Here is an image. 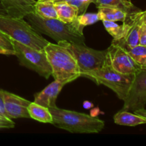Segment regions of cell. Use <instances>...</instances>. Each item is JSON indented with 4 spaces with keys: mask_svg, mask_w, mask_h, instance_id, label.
Returning a JSON list of instances; mask_svg holds the SVG:
<instances>
[{
    "mask_svg": "<svg viewBox=\"0 0 146 146\" xmlns=\"http://www.w3.org/2000/svg\"><path fill=\"white\" fill-rule=\"evenodd\" d=\"M24 18L37 32L51 37L57 43L66 41L85 44L84 28L77 23L76 19L66 23L58 19L42 18L34 12L29 13Z\"/></svg>",
    "mask_w": 146,
    "mask_h": 146,
    "instance_id": "cell-1",
    "label": "cell"
},
{
    "mask_svg": "<svg viewBox=\"0 0 146 146\" xmlns=\"http://www.w3.org/2000/svg\"><path fill=\"white\" fill-rule=\"evenodd\" d=\"M53 118V125L73 133H98L105 126V122L96 117L62 109L56 106L48 108Z\"/></svg>",
    "mask_w": 146,
    "mask_h": 146,
    "instance_id": "cell-2",
    "label": "cell"
},
{
    "mask_svg": "<svg viewBox=\"0 0 146 146\" xmlns=\"http://www.w3.org/2000/svg\"><path fill=\"white\" fill-rule=\"evenodd\" d=\"M54 80L72 82L81 77L79 67L71 53L61 45L48 42L44 48Z\"/></svg>",
    "mask_w": 146,
    "mask_h": 146,
    "instance_id": "cell-3",
    "label": "cell"
},
{
    "mask_svg": "<svg viewBox=\"0 0 146 146\" xmlns=\"http://www.w3.org/2000/svg\"><path fill=\"white\" fill-rule=\"evenodd\" d=\"M0 30L9 38L37 50L44 49L48 43L24 18L0 15Z\"/></svg>",
    "mask_w": 146,
    "mask_h": 146,
    "instance_id": "cell-4",
    "label": "cell"
},
{
    "mask_svg": "<svg viewBox=\"0 0 146 146\" xmlns=\"http://www.w3.org/2000/svg\"><path fill=\"white\" fill-rule=\"evenodd\" d=\"M81 77L92 80L98 85H104L112 90L118 98L124 101L135 78V74H126L117 71L109 64L93 71L81 74Z\"/></svg>",
    "mask_w": 146,
    "mask_h": 146,
    "instance_id": "cell-5",
    "label": "cell"
},
{
    "mask_svg": "<svg viewBox=\"0 0 146 146\" xmlns=\"http://www.w3.org/2000/svg\"><path fill=\"white\" fill-rule=\"evenodd\" d=\"M14 56L23 66L35 71L40 76L48 79L51 76V68L44 49L37 50L18 42L10 38Z\"/></svg>",
    "mask_w": 146,
    "mask_h": 146,
    "instance_id": "cell-6",
    "label": "cell"
},
{
    "mask_svg": "<svg viewBox=\"0 0 146 146\" xmlns=\"http://www.w3.org/2000/svg\"><path fill=\"white\" fill-rule=\"evenodd\" d=\"M58 44L66 48L74 56L79 67L81 75L84 72L101 68L107 63L106 49L96 50L86 46V44H75L66 41Z\"/></svg>",
    "mask_w": 146,
    "mask_h": 146,
    "instance_id": "cell-7",
    "label": "cell"
},
{
    "mask_svg": "<svg viewBox=\"0 0 146 146\" xmlns=\"http://www.w3.org/2000/svg\"><path fill=\"white\" fill-rule=\"evenodd\" d=\"M106 61L113 68L123 74H135L141 68L123 47L113 41L106 49Z\"/></svg>",
    "mask_w": 146,
    "mask_h": 146,
    "instance_id": "cell-8",
    "label": "cell"
},
{
    "mask_svg": "<svg viewBox=\"0 0 146 146\" xmlns=\"http://www.w3.org/2000/svg\"><path fill=\"white\" fill-rule=\"evenodd\" d=\"M122 110L135 111L146 105V67H141L135 74L132 86L123 101Z\"/></svg>",
    "mask_w": 146,
    "mask_h": 146,
    "instance_id": "cell-9",
    "label": "cell"
},
{
    "mask_svg": "<svg viewBox=\"0 0 146 146\" xmlns=\"http://www.w3.org/2000/svg\"><path fill=\"white\" fill-rule=\"evenodd\" d=\"M4 100V108L7 116L9 118H30L28 111V106L31 101L1 89Z\"/></svg>",
    "mask_w": 146,
    "mask_h": 146,
    "instance_id": "cell-10",
    "label": "cell"
},
{
    "mask_svg": "<svg viewBox=\"0 0 146 146\" xmlns=\"http://www.w3.org/2000/svg\"><path fill=\"white\" fill-rule=\"evenodd\" d=\"M141 11L131 15L126 21L123 22L125 27L123 37L120 40H113L112 41L126 47H134L139 45V31L142 24Z\"/></svg>",
    "mask_w": 146,
    "mask_h": 146,
    "instance_id": "cell-11",
    "label": "cell"
},
{
    "mask_svg": "<svg viewBox=\"0 0 146 146\" xmlns=\"http://www.w3.org/2000/svg\"><path fill=\"white\" fill-rule=\"evenodd\" d=\"M68 83L70 82L68 81L54 80L42 91L35 94L33 102L46 108L56 106V101L58 94H60L64 86Z\"/></svg>",
    "mask_w": 146,
    "mask_h": 146,
    "instance_id": "cell-12",
    "label": "cell"
},
{
    "mask_svg": "<svg viewBox=\"0 0 146 146\" xmlns=\"http://www.w3.org/2000/svg\"><path fill=\"white\" fill-rule=\"evenodd\" d=\"M9 16L24 18L26 15L34 12L35 0H0Z\"/></svg>",
    "mask_w": 146,
    "mask_h": 146,
    "instance_id": "cell-13",
    "label": "cell"
},
{
    "mask_svg": "<svg viewBox=\"0 0 146 146\" xmlns=\"http://www.w3.org/2000/svg\"><path fill=\"white\" fill-rule=\"evenodd\" d=\"M98 16L99 21H121L124 22L132 14H129L126 11L117 8L112 7H98Z\"/></svg>",
    "mask_w": 146,
    "mask_h": 146,
    "instance_id": "cell-14",
    "label": "cell"
},
{
    "mask_svg": "<svg viewBox=\"0 0 146 146\" xmlns=\"http://www.w3.org/2000/svg\"><path fill=\"white\" fill-rule=\"evenodd\" d=\"M113 121L117 125L125 126H136L146 124L145 118L137 115L135 113H132L125 110H121L116 113L113 116Z\"/></svg>",
    "mask_w": 146,
    "mask_h": 146,
    "instance_id": "cell-15",
    "label": "cell"
},
{
    "mask_svg": "<svg viewBox=\"0 0 146 146\" xmlns=\"http://www.w3.org/2000/svg\"><path fill=\"white\" fill-rule=\"evenodd\" d=\"M57 19L66 23H71L78 16V9L68 2H56Z\"/></svg>",
    "mask_w": 146,
    "mask_h": 146,
    "instance_id": "cell-16",
    "label": "cell"
},
{
    "mask_svg": "<svg viewBox=\"0 0 146 146\" xmlns=\"http://www.w3.org/2000/svg\"><path fill=\"white\" fill-rule=\"evenodd\" d=\"M28 111L30 118L43 123H53L52 115L48 108L34 102H31L28 106Z\"/></svg>",
    "mask_w": 146,
    "mask_h": 146,
    "instance_id": "cell-17",
    "label": "cell"
},
{
    "mask_svg": "<svg viewBox=\"0 0 146 146\" xmlns=\"http://www.w3.org/2000/svg\"><path fill=\"white\" fill-rule=\"evenodd\" d=\"M96 7H112L122 9L129 14L139 12L141 10L134 6L131 1L128 0H96L95 3Z\"/></svg>",
    "mask_w": 146,
    "mask_h": 146,
    "instance_id": "cell-18",
    "label": "cell"
},
{
    "mask_svg": "<svg viewBox=\"0 0 146 146\" xmlns=\"http://www.w3.org/2000/svg\"><path fill=\"white\" fill-rule=\"evenodd\" d=\"M34 13L45 19H57L55 3L53 0H37L34 4Z\"/></svg>",
    "mask_w": 146,
    "mask_h": 146,
    "instance_id": "cell-19",
    "label": "cell"
},
{
    "mask_svg": "<svg viewBox=\"0 0 146 146\" xmlns=\"http://www.w3.org/2000/svg\"><path fill=\"white\" fill-rule=\"evenodd\" d=\"M120 46V45H119ZM123 47L131 56L134 61L141 67H146V46L138 45L134 47Z\"/></svg>",
    "mask_w": 146,
    "mask_h": 146,
    "instance_id": "cell-20",
    "label": "cell"
},
{
    "mask_svg": "<svg viewBox=\"0 0 146 146\" xmlns=\"http://www.w3.org/2000/svg\"><path fill=\"white\" fill-rule=\"evenodd\" d=\"M104 27L107 32L113 38V40H120L123 37L125 34V24H123L122 25L116 24L115 21H102Z\"/></svg>",
    "mask_w": 146,
    "mask_h": 146,
    "instance_id": "cell-21",
    "label": "cell"
},
{
    "mask_svg": "<svg viewBox=\"0 0 146 146\" xmlns=\"http://www.w3.org/2000/svg\"><path fill=\"white\" fill-rule=\"evenodd\" d=\"M76 21L81 27L84 28L88 25H91L99 21L98 13H84L78 15Z\"/></svg>",
    "mask_w": 146,
    "mask_h": 146,
    "instance_id": "cell-22",
    "label": "cell"
},
{
    "mask_svg": "<svg viewBox=\"0 0 146 146\" xmlns=\"http://www.w3.org/2000/svg\"><path fill=\"white\" fill-rule=\"evenodd\" d=\"M96 1V0H71L68 3L76 7L78 11V15H80L86 12V10L88 9L90 4L92 3L95 4Z\"/></svg>",
    "mask_w": 146,
    "mask_h": 146,
    "instance_id": "cell-23",
    "label": "cell"
},
{
    "mask_svg": "<svg viewBox=\"0 0 146 146\" xmlns=\"http://www.w3.org/2000/svg\"><path fill=\"white\" fill-rule=\"evenodd\" d=\"M0 47H2L5 49L14 51L13 46L10 41V38L5 34H4L1 30H0Z\"/></svg>",
    "mask_w": 146,
    "mask_h": 146,
    "instance_id": "cell-24",
    "label": "cell"
},
{
    "mask_svg": "<svg viewBox=\"0 0 146 146\" xmlns=\"http://www.w3.org/2000/svg\"><path fill=\"white\" fill-rule=\"evenodd\" d=\"M139 45L146 46V25L143 21L139 31Z\"/></svg>",
    "mask_w": 146,
    "mask_h": 146,
    "instance_id": "cell-25",
    "label": "cell"
},
{
    "mask_svg": "<svg viewBox=\"0 0 146 146\" xmlns=\"http://www.w3.org/2000/svg\"><path fill=\"white\" fill-rule=\"evenodd\" d=\"M15 126V123L10 118L0 120V129L4 128H12Z\"/></svg>",
    "mask_w": 146,
    "mask_h": 146,
    "instance_id": "cell-26",
    "label": "cell"
},
{
    "mask_svg": "<svg viewBox=\"0 0 146 146\" xmlns=\"http://www.w3.org/2000/svg\"><path fill=\"white\" fill-rule=\"evenodd\" d=\"M0 116L9 118L8 116H7V113H6L5 108H4V100H3V96H2V94H1V88H0Z\"/></svg>",
    "mask_w": 146,
    "mask_h": 146,
    "instance_id": "cell-27",
    "label": "cell"
},
{
    "mask_svg": "<svg viewBox=\"0 0 146 146\" xmlns=\"http://www.w3.org/2000/svg\"><path fill=\"white\" fill-rule=\"evenodd\" d=\"M135 114L140 115V116L143 117V118H145L146 120V109L145 108H140V109L135 110V111H133Z\"/></svg>",
    "mask_w": 146,
    "mask_h": 146,
    "instance_id": "cell-28",
    "label": "cell"
},
{
    "mask_svg": "<svg viewBox=\"0 0 146 146\" xmlns=\"http://www.w3.org/2000/svg\"><path fill=\"white\" fill-rule=\"evenodd\" d=\"M0 15L1 16H8V13H7V10L4 8V6L2 5L1 2H0Z\"/></svg>",
    "mask_w": 146,
    "mask_h": 146,
    "instance_id": "cell-29",
    "label": "cell"
},
{
    "mask_svg": "<svg viewBox=\"0 0 146 146\" xmlns=\"http://www.w3.org/2000/svg\"><path fill=\"white\" fill-rule=\"evenodd\" d=\"M83 106H84V108H86V109H90V108L94 107V104L88 101H84V104H83Z\"/></svg>",
    "mask_w": 146,
    "mask_h": 146,
    "instance_id": "cell-30",
    "label": "cell"
},
{
    "mask_svg": "<svg viewBox=\"0 0 146 146\" xmlns=\"http://www.w3.org/2000/svg\"><path fill=\"white\" fill-rule=\"evenodd\" d=\"M141 19H142L143 22L146 25V11H141Z\"/></svg>",
    "mask_w": 146,
    "mask_h": 146,
    "instance_id": "cell-31",
    "label": "cell"
},
{
    "mask_svg": "<svg viewBox=\"0 0 146 146\" xmlns=\"http://www.w3.org/2000/svg\"><path fill=\"white\" fill-rule=\"evenodd\" d=\"M54 1V3L56 2H68L71 0H53Z\"/></svg>",
    "mask_w": 146,
    "mask_h": 146,
    "instance_id": "cell-32",
    "label": "cell"
},
{
    "mask_svg": "<svg viewBox=\"0 0 146 146\" xmlns=\"http://www.w3.org/2000/svg\"><path fill=\"white\" fill-rule=\"evenodd\" d=\"M6 118H4V117H2V116H0V120L6 119ZM10 119H11V118H10Z\"/></svg>",
    "mask_w": 146,
    "mask_h": 146,
    "instance_id": "cell-33",
    "label": "cell"
},
{
    "mask_svg": "<svg viewBox=\"0 0 146 146\" xmlns=\"http://www.w3.org/2000/svg\"><path fill=\"white\" fill-rule=\"evenodd\" d=\"M128 1H131V0H128Z\"/></svg>",
    "mask_w": 146,
    "mask_h": 146,
    "instance_id": "cell-34",
    "label": "cell"
}]
</instances>
